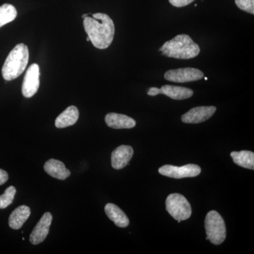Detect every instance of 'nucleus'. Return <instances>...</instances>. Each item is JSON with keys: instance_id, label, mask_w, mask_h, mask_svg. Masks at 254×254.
Listing matches in <instances>:
<instances>
[{"instance_id": "4", "label": "nucleus", "mask_w": 254, "mask_h": 254, "mask_svg": "<svg viewBox=\"0 0 254 254\" xmlns=\"http://www.w3.org/2000/svg\"><path fill=\"white\" fill-rule=\"evenodd\" d=\"M206 240L215 245H220L226 239L227 230L225 221L221 215L215 211L208 212L205 218Z\"/></svg>"}, {"instance_id": "13", "label": "nucleus", "mask_w": 254, "mask_h": 254, "mask_svg": "<svg viewBox=\"0 0 254 254\" xmlns=\"http://www.w3.org/2000/svg\"><path fill=\"white\" fill-rule=\"evenodd\" d=\"M44 170L50 176L60 180H64L71 175V172L60 160L50 159L44 165Z\"/></svg>"}, {"instance_id": "15", "label": "nucleus", "mask_w": 254, "mask_h": 254, "mask_svg": "<svg viewBox=\"0 0 254 254\" xmlns=\"http://www.w3.org/2000/svg\"><path fill=\"white\" fill-rule=\"evenodd\" d=\"M105 212L110 220L114 222L115 225L122 228H125L129 225V220L123 210L118 205L113 203H108L105 207Z\"/></svg>"}, {"instance_id": "14", "label": "nucleus", "mask_w": 254, "mask_h": 254, "mask_svg": "<svg viewBox=\"0 0 254 254\" xmlns=\"http://www.w3.org/2000/svg\"><path fill=\"white\" fill-rule=\"evenodd\" d=\"M79 118V112L76 106L68 107L63 113L60 114L55 120V127L63 128L72 126L78 121Z\"/></svg>"}, {"instance_id": "7", "label": "nucleus", "mask_w": 254, "mask_h": 254, "mask_svg": "<svg viewBox=\"0 0 254 254\" xmlns=\"http://www.w3.org/2000/svg\"><path fill=\"white\" fill-rule=\"evenodd\" d=\"M164 76L167 81L175 83H187L198 81L203 78L204 74L198 68L187 67L169 70L165 72Z\"/></svg>"}, {"instance_id": "27", "label": "nucleus", "mask_w": 254, "mask_h": 254, "mask_svg": "<svg viewBox=\"0 0 254 254\" xmlns=\"http://www.w3.org/2000/svg\"><path fill=\"white\" fill-rule=\"evenodd\" d=\"M205 81H207V80H208V78L205 77Z\"/></svg>"}, {"instance_id": "2", "label": "nucleus", "mask_w": 254, "mask_h": 254, "mask_svg": "<svg viewBox=\"0 0 254 254\" xmlns=\"http://www.w3.org/2000/svg\"><path fill=\"white\" fill-rule=\"evenodd\" d=\"M162 55L168 58L190 60L198 56L200 48L190 36L178 35L170 41L165 42L160 48Z\"/></svg>"}, {"instance_id": "16", "label": "nucleus", "mask_w": 254, "mask_h": 254, "mask_svg": "<svg viewBox=\"0 0 254 254\" xmlns=\"http://www.w3.org/2000/svg\"><path fill=\"white\" fill-rule=\"evenodd\" d=\"M31 215V209L27 205H21L15 209L10 215L9 225L13 230H18Z\"/></svg>"}, {"instance_id": "9", "label": "nucleus", "mask_w": 254, "mask_h": 254, "mask_svg": "<svg viewBox=\"0 0 254 254\" xmlns=\"http://www.w3.org/2000/svg\"><path fill=\"white\" fill-rule=\"evenodd\" d=\"M214 106H201L192 108L182 116V121L187 124H198L206 121L216 111Z\"/></svg>"}, {"instance_id": "6", "label": "nucleus", "mask_w": 254, "mask_h": 254, "mask_svg": "<svg viewBox=\"0 0 254 254\" xmlns=\"http://www.w3.org/2000/svg\"><path fill=\"white\" fill-rule=\"evenodd\" d=\"M158 172L163 176L174 179H182L198 176L201 172V169L198 165L194 164H188L182 167L166 165L159 168Z\"/></svg>"}, {"instance_id": "26", "label": "nucleus", "mask_w": 254, "mask_h": 254, "mask_svg": "<svg viewBox=\"0 0 254 254\" xmlns=\"http://www.w3.org/2000/svg\"><path fill=\"white\" fill-rule=\"evenodd\" d=\"M86 41H90V38H89V37H87V38H86Z\"/></svg>"}, {"instance_id": "11", "label": "nucleus", "mask_w": 254, "mask_h": 254, "mask_svg": "<svg viewBox=\"0 0 254 254\" xmlns=\"http://www.w3.org/2000/svg\"><path fill=\"white\" fill-rule=\"evenodd\" d=\"M133 150L130 145H120L112 153V167L115 170H122L127 166L133 157Z\"/></svg>"}, {"instance_id": "21", "label": "nucleus", "mask_w": 254, "mask_h": 254, "mask_svg": "<svg viewBox=\"0 0 254 254\" xmlns=\"http://www.w3.org/2000/svg\"><path fill=\"white\" fill-rule=\"evenodd\" d=\"M235 4L242 11L254 14V0H235Z\"/></svg>"}, {"instance_id": "22", "label": "nucleus", "mask_w": 254, "mask_h": 254, "mask_svg": "<svg viewBox=\"0 0 254 254\" xmlns=\"http://www.w3.org/2000/svg\"><path fill=\"white\" fill-rule=\"evenodd\" d=\"M194 0H169L170 4L175 7H183L193 2Z\"/></svg>"}, {"instance_id": "18", "label": "nucleus", "mask_w": 254, "mask_h": 254, "mask_svg": "<svg viewBox=\"0 0 254 254\" xmlns=\"http://www.w3.org/2000/svg\"><path fill=\"white\" fill-rule=\"evenodd\" d=\"M234 163L244 168L254 170V153L250 150L233 151L230 153Z\"/></svg>"}, {"instance_id": "25", "label": "nucleus", "mask_w": 254, "mask_h": 254, "mask_svg": "<svg viewBox=\"0 0 254 254\" xmlns=\"http://www.w3.org/2000/svg\"><path fill=\"white\" fill-rule=\"evenodd\" d=\"M88 15H89V14H86L82 15V18H84L87 17V16H88Z\"/></svg>"}, {"instance_id": "17", "label": "nucleus", "mask_w": 254, "mask_h": 254, "mask_svg": "<svg viewBox=\"0 0 254 254\" xmlns=\"http://www.w3.org/2000/svg\"><path fill=\"white\" fill-rule=\"evenodd\" d=\"M160 94L167 95L169 98L173 100L188 99L193 95L191 89L185 87L171 86V85H164L160 88Z\"/></svg>"}, {"instance_id": "10", "label": "nucleus", "mask_w": 254, "mask_h": 254, "mask_svg": "<svg viewBox=\"0 0 254 254\" xmlns=\"http://www.w3.org/2000/svg\"><path fill=\"white\" fill-rule=\"evenodd\" d=\"M52 221H53L52 214L49 212L44 213L30 235V242L32 245H39L46 240L49 233Z\"/></svg>"}, {"instance_id": "23", "label": "nucleus", "mask_w": 254, "mask_h": 254, "mask_svg": "<svg viewBox=\"0 0 254 254\" xmlns=\"http://www.w3.org/2000/svg\"><path fill=\"white\" fill-rule=\"evenodd\" d=\"M8 179H9V175L7 173L4 171V170L0 169V185H4L7 182Z\"/></svg>"}, {"instance_id": "1", "label": "nucleus", "mask_w": 254, "mask_h": 254, "mask_svg": "<svg viewBox=\"0 0 254 254\" xmlns=\"http://www.w3.org/2000/svg\"><path fill=\"white\" fill-rule=\"evenodd\" d=\"M83 26L90 41L98 49H106L113 43L115 24L108 14L96 13L92 17L88 16L83 18Z\"/></svg>"}, {"instance_id": "5", "label": "nucleus", "mask_w": 254, "mask_h": 254, "mask_svg": "<svg viewBox=\"0 0 254 254\" xmlns=\"http://www.w3.org/2000/svg\"><path fill=\"white\" fill-rule=\"evenodd\" d=\"M166 210L178 222L186 220L191 215V207L187 198L180 193H171L167 198Z\"/></svg>"}, {"instance_id": "8", "label": "nucleus", "mask_w": 254, "mask_h": 254, "mask_svg": "<svg viewBox=\"0 0 254 254\" xmlns=\"http://www.w3.org/2000/svg\"><path fill=\"white\" fill-rule=\"evenodd\" d=\"M40 86V68L37 64H33L26 71L23 78L22 94L30 98L36 94Z\"/></svg>"}, {"instance_id": "24", "label": "nucleus", "mask_w": 254, "mask_h": 254, "mask_svg": "<svg viewBox=\"0 0 254 254\" xmlns=\"http://www.w3.org/2000/svg\"><path fill=\"white\" fill-rule=\"evenodd\" d=\"M160 93H161L160 88H157V87H152L148 90V95H150V96H155V95L160 94Z\"/></svg>"}, {"instance_id": "3", "label": "nucleus", "mask_w": 254, "mask_h": 254, "mask_svg": "<svg viewBox=\"0 0 254 254\" xmlns=\"http://www.w3.org/2000/svg\"><path fill=\"white\" fill-rule=\"evenodd\" d=\"M29 51L27 46L20 43L10 52L1 68L3 78L6 81H12L21 76L27 66Z\"/></svg>"}, {"instance_id": "19", "label": "nucleus", "mask_w": 254, "mask_h": 254, "mask_svg": "<svg viewBox=\"0 0 254 254\" xmlns=\"http://www.w3.org/2000/svg\"><path fill=\"white\" fill-rule=\"evenodd\" d=\"M17 11L13 5L4 4L0 6V28L14 21Z\"/></svg>"}, {"instance_id": "20", "label": "nucleus", "mask_w": 254, "mask_h": 254, "mask_svg": "<svg viewBox=\"0 0 254 254\" xmlns=\"http://www.w3.org/2000/svg\"><path fill=\"white\" fill-rule=\"evenodd\" d=\"M16 190L14 187L10 186L0 195V209H4L13 203Z\"/></svg>"}, {"instance_id": "12", "label": "nucleus", "mask_w": 254, "mask_h": 254, "mask_svg": "<svg viewBox=\"0 0 254 254\" xmlns=\"http://www.w3.org/2000/svg\"><path fill=\"white\" fill-rule=\"evenodd\" d=\"M105 121L108 127L115 129L132 128L136 125V121L133 118L118 113H108L105 116Z\"/></svg>"}]
</instances>
